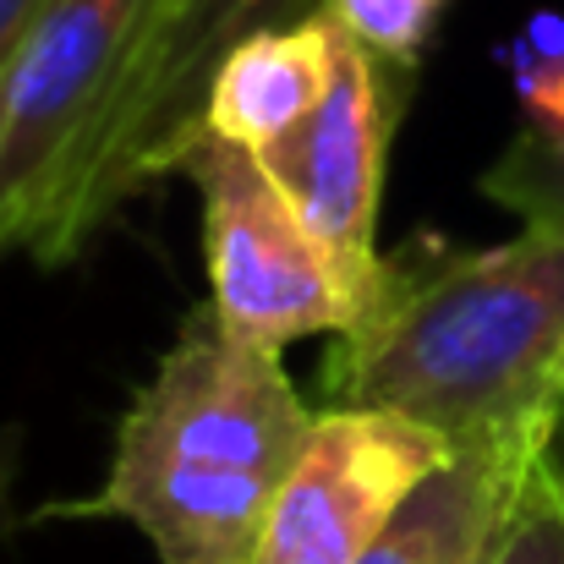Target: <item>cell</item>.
Here are the masks:
<instances>
[{
	"label": "cell",
	"instance_id": "9c48e42d",
	"mask_svg": "<svg viewBox=\"0 0 564 564\" xmlns=\"http://www.w3.org/2000/svg\"><path fill=\"white\" fill-rule=\"evenodd\" d=\"M538 449H455L362 564H494Z\"/></svg>",
	"mask_w": 564,
	"mask_h": 564
},
{
	"label": "cell",
	"instance_id": "7a4b0ae2",
	"mask_svg": "<svg viewBox=\"0 0 564 564\" xmlns=\"http://www.w3.org/2000/svg\"><path fill=\"white\" fill-rule=\"evenodd\" d=\"M313 427L318 411L280 351L230 335L203 302L138 383L105 488L61 505V516L127 521L160 564H252Z\"/></svg>",
	"mask_w": 564,
	"mask_h": 564
},
{
	"label": "cell",
	"instance_id": "9a60e30c",
	"mask_svg": "<svg viewBox=\"0 0 564 564\" xmlns=\"http://www.w3.org/2000/svg\"><path fill=\"white\" fill-rule=\"evenodd\" d=\"M11 482H17V438L0 444V521H6V505H11Z\"/></svg>",
	"mask_w": 564,
	"mask_h": 564
},
{
	"label": "cell",
	"instance_id": "30bf717a",
	"mask_svg": "<svg viewBox=\"0 0 564 564\" xmlns=\"http://www.w3.org/2000/svg\"><path fill=\"white\" fill-rule=\"evenodd\" d=\"M477 187L521 225H564V132L527 127L516 143H505Z\"/></svg>",
	"mask_w": 564,
	"mask_h": 564
},
{
	"label": "cell",
	"instance_id": "3957f363",
	"mask_svg": "<svg viewBox=\"0 0 564 564\" xmlns=\"http://www.w3.org/2000/svg\"><path fill=\"white\" fill-rule=\"evenodd\" d=\"M318 6L324 0H143L116 83L22 252L44 269L72 263L132 192L171 171L176 143L203 127V99L230 44Z\"/></svg>",
	"mask_w": 564,
	"mask_h": 564
},
{
	"label": "cell",
	"instance_id": "5b68a950",
	"mask_svg": "<svg viewBox=\"0 0 564 564\" xmlns=\"http://www.w3.org/2000/svg\"><path fill=\"white\" fill-rule=\"evenodd\" d=\"M143 0H50L0 72V258L22 252L77 160Z\"/></svg>",
	"mask_w": 564,
	"mask_h": 564
},
{
	"label": "cell",
	"instance_id": "277c9868",
	"mask_svg": "<svg viewBox=\"0 0 564 564\" xmlns=\"http://www.w3.org/2000/svg\"><path fill=\"white\" fill-rule=\"evenodd\" d=\"M171 171L187 176L203 203V263L219 324L241 340L285 351L313 335H346L378 302L383 269H351L280 192L263 160L214 127L176 143ZM165 171V176H171Z\"/></svg>",
	"mask_w": 564,
	"mask_h": 564
},
{
	"label": "cell",
	"instance_id": "52a82bcc",
	"mask_svg": "<svg viewBox=\"0 0 564 564\" xmlns=\"http://www.w3.org/2000/svg\"><path fill=\"white\" fill-rule=\"evenodd\" d=\"M411 94V72L389 66L383 55L362 50L340 28V55L329 94L318 110L263 149V171L280 182V192L302 208V219L351 263V269H383L378 252V203H383V165L389 138L400 127Z\"/></svg>",
	"mask_w": 564,
	"mask_h": 564
},
{
	"label": "cell",
	"instance_id": "8fae6325",
	"mask_svg": "<svg viewBox=\"0 0 564 564\" xmlns=\"http://www.w3.org/2000/svg\"><path fill=\"white\" fill-rule=\"evenodd\" d=\"M494 564H564V427L527 466Z\"/></svg>",
	"mask_w": 564,
	"mask_h": 564
},
{
	"label": "cell",
	"instance_id": "5bb4252c",
	"mask_svg": "<svg viewBox=\"0 0 564 564\" xmlns=\"http://www.w3.org/2000/svg\"><path fill=\"white\" fill-rule=\"evenodd\" d=\"M50 0H0V72H6V61H11V50L22 44V33L39 22V11H44Z\"/></svg>",
	"mask_w": 564,
	"mask_h": 564
},
{
	"label": "cell",
	"instance_id": "ba28073f",
	"mask_svg": "<svg viewBox=\"0 0 564 564\" xmlns=\"http://www.w3.org/2000/svg\"><path fill=\"white\" fill-rule=\"evenodd\" d=\"M335 55H340V22L324 6L296 22L247 33L214 66V83L203 99V127H214L219 138H230L252 154L274 149L329 94Z\"/></svg>",
	"mask_w": 564,
	"mask_h": 564
},
{
	"label": "cell",
	"instance_id": "4fadbf2b",
	"mask_svg": "<svg viewBox=\"0 0 564 564\" xmlns=\"http://www.w3.org/2000/svg\"><path fill=\"white\" fill-rule=\"evenodd\" d=\"M324 11L362 44L383 55L400 72H416V61L427 55L449 0H324Z\"/></svg>",
	"mask_w": 564,
	"mask_h": 564
},
{
	"label": "cell",
	"instance_id": "6da1fadb",
	"mask_svg": "<svg viewBox=\"0 0 564 564\" xmlns=\"http://www.w3.org/2000/svg\"><path fill=\"white\" fill-rule=\"evenodd\" d=\"M329 405H383L455 449H543L564 427V225L499 247L411 241L335 335Z\"/></svg>",
	"mask_w": 564,
	"mask_h": 564
},
{
	"label": "cell",
	"instance_id": "8992f818",
	"mask_svg": "<svg viewBox=\"0 0 564 564\" xmlns=\"http://www.w3.org/2000/svg\"><path fill=\"white\" fill-rule=\"evenodd\" d=\"M455 455L444 433L383 405H324L252 564H362L416 488Z\"/></svg>",
	"mask_w": 564,
	"mask_h": 564
},
{
	"label": "cell",
	"instance_id": "7c38bea8",
	"mask_svg": "<svg viewBox=\"0 0 564 564\" xmlns=\"http://www.w3.org/2000/svg\"><path fill=\"white\" fill-rule=\"evenodd\" d=\"M499 66L516 83L527 127L564 132V11H532L521 33L499 44Z\"/></svg>",
	"mask_w": 564,
	"mask_h": 564
}]
</instances>
